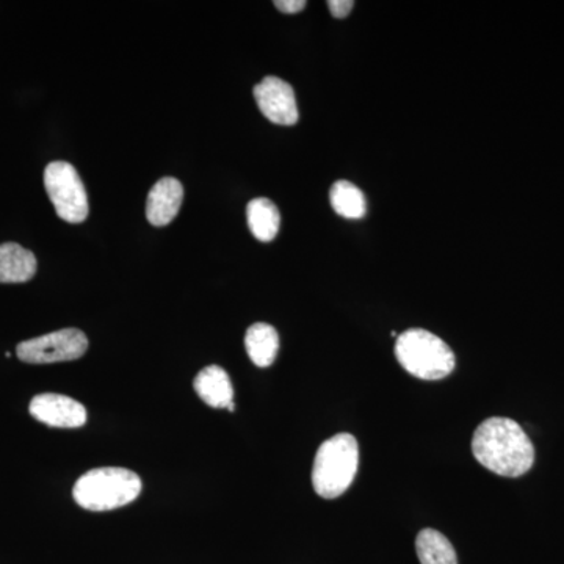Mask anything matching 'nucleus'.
<instances>
[{"mask_svg": "<svg viewBox=\"0 0 564 564\" xmlns=\"http://www.w3.org/2000/svg\"><path fill=\"white\" fill-rule=\"evenodd\" d=\"M254 98L259 110L274 124L293 126L299 121L295 91L288 82L265 77L261 84L256 85Z\"/></svg>", "mask_w": 564, "mask_h": 564, "instance_id": "0eeeda50", "label": "nucleus"}, {"mask_svg": "<svg viewBox=\"0 0 564 564\" xmlns=\"http://www.w3.org/2000/svg\"><path fill=\"white\" fill-rule=\"evenodd\" d=\"M352 7H355L352 0H329L328 2V9L337 20L347 18L351 13Z\"/></svg>", "mask_w": 564, "mask_h": 564, "instance_id": "dca6fc26", "label": "nucleus"}, {"mask_svg": "<svg viewBox=\"0 0 564 564\" xmlns=\"http://www.w3.org/2000/svg\"><path fill=\"white\" fill-rule=\"evenodd\" d=\"M334 212L348 220H359L366 215L364 193L348 181H337L329 192Z\"/></svg>", "mask_w": 564, "mask_h": 564, "instance_id": "2eb2a0df", "label": "nucleus"}, {"mask_svg": "<svg viewBox=\"0 0 564 564\" xmlns=\"http://www.w3.org/2000/svg\"><path fill=\"white\" fill-rule=\"evenodd\" d=\"M39 262L32 251L18 243L0 245V284H21L35 276Z\"/></svg>", "mask_w": 564, "mask_h": 564, "instance_id": "9b49d317", "label": "nucleus"}, {"mask_svg": "<svg viewBox=\"0 0 564 564\" xmlns=\"http://www.w3.org/2000/svg\"><path fill=\"white\" fill-rule=\"evenodd\" d=\"M395 356L400 366L419 380H443L455 369L452 348L426 329H408L400 334Z\"/></svg>", "mask_w": 564, "mask_h": 564, "instance_id": "20e7f679", "label": "nucleus"}, {"mask_svg": "<svg viewBox=\"0 0 564 564\" xmlns=\"http://www.w3.org/2000/svg\"><path fill=\"white\" fill-rule=\"evenodd\" d=\"M274 7L282 11V13L293 14L303 11L304 7H306V2H304V0H276Z\"/></svg>", "mask_w": 564, "mask_h": 564, "instance_id": "f3484780", "label": "nucleus"}, {"mask_svg": "<svg viewBox=\"0 0 564 564\" xmlns=\"http://www.w3.org/2000/svg\"><path fill=\"white\" fill-rule=\"evenodd\" d=\"M182 199H184V187L173 177H163L148 195L147 217L152 226L170 225L180 214Z\"/></svg>", "mask_w": 564, "mask_h": 564, "instance_id": "1a4fd4ad", "label": "nucleus"}, {"mask_svg": "<svg viewBox=\"0 0 564 564\" xmlns=\"http://www.w3.org/2000/svg\"><path fill=\"white\" fill-rule=\"evenodd\" d=\"M88 350V339L80 329L66 328L25 340L17 347L18 358L28 364L76 361Z\"/></svg>", "mask_w": 564, "mask_h": 564, "instance_id": "423d86ee", "label": "nucleus"}, {"mask_svg": "<svg viewBox=\"0 0 564 564\" xmlns=\"http://www.w3.org/2000/svg\"><path fill=\"white\" fill-rule=\"evenodd\" d=\"M193 388L207 406L236 411L231 378L221 367L209 366L196 375Z\"/></svg>", "mask_w": 564, "mask_h": 564, "instance_id": "9d476101", "label": "nucleus"}, {"mask_svg": "<svg viewBox=\"0 0 564 564\" xmlns=\"http://www.w3.org/2000/svg\"><path fill=\"white\" fill-rule=\"evenodd\" d=\"M44 187L58 217L82 223L88 217V198L79 173L68 162H52L44 170Z\"/></svg>", "mask_w": 564, "mask_h": 564, "instance_id": "39448f33", "label": "nucleus"}, {"mask_svg": "<svg viewBox=\"0 0 564 564\" xmlns=\"http://www.w3.org/2000/svg\"><path fill=\"white\" fill-rule=\"evenodd\" d=\"M475 459L502 477H521L532 469L534 447L518 422L507 417L486 419L473 437Z\"/></svg>", "mask_w": 564, "mask_h": 564, "instance_id": "f257e3e1", "label": "nucleus"}, {"mask_svg": "<svg viewBox=\"0 0 564 564\" xmlns=\"http://www.w3.org/2000/svg\"><path fill=\"white\" fill-rule=\"evenodd\" d=\"M248 226L259 242H272L280 231L281 215L274 203L267 198L252 199L247 207Z\"/></svg>", "mask_w": 564, "mask_h": 564, "instance_id": "ddd939ff", "label": "nucleus"}, {"mask_svg": "<svg viewBox=\"0 0 564 564\" xmlns=\"http://www.w3.org/2000/svg\"><path fill=\"white\" fill-rule=\"evenodd\" d=\"M245 347H247L252 364L265 369V367L272 366L276 359L278 350H280V336L269 323H254L248 328L247 336H245Z\"/></svg>", "mask_w": 564, "mask_h": 564, "instance_id": "f8f14e48", "label": "nucleus"}, {"mask_svg": "<svg viewBox=\"0 0 564 564\" xmlns=\"http://www.w3.org/2000/svg\"><path fill=\"white\" fill-rule=\"evenodd\" d=\"M415 551L422 564H458L454 545L437 530L423 529L419 532Z\"/></svg>", "mask_w": 564, "mask_h": 564, "instance_id": "4468645a", "label": "nucleus"}, {"mask_svg": "<svg viewBox=\"0 0 564 564\" xmlns=\"http://www.w3.org/2000/svg\"><path fill=\"white\" fill-rule=\"evenodd\" d=\"M32 417L54 429H80L87 423L84 404L61 393H40L29 406Z\"/></svg>", "mask_w": 564, "mask_h": 564, "instance_id": "6e6552de", "label": "nucleus"}, {"mask_svg": "<svg viewBox=\"0 0 564 564\" xmlns=\"http://www.w3.org/2000/svg\"><path fill=\"white\" fill-rule=\"evenodd\" d=\"M359 466V445L348 433L334 434L318 447L313 467L315 492L336 499L350 488Z\"/></svg>", "mask_w": 564, "mask_h": 564, "instance_id": "7ed1b4c3", "label": "nucleus"}, {"mask_svg": "<svg viewBox=\"0 0 564 564\" xmlns=\"http://www.w3.org/2000/svg\"><path fill=\"white\" fill-rule=\"evenodd\" d=\"M141 492L139 475L122 467L88 470L76 481L74 500L88 511H110L137 500Z\"/></svg>", "mask_w": 564, "mask_h": 564, "instance_id": "f03ea898", "label": "nucleus"}]
</instances>
